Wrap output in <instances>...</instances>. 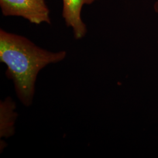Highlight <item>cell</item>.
<instances>
[{"label": "cell", "instance_id": "5b68a950", "mask_svg": "<svg viewBox=\"0 0 158 158\" xmlns=\"http://www.w3.org/2000/svg\"><path fill=\"white\" fill-rule=\"evenodd\" d=\"M153 8L154 11L158 14V0H155L153 6Z\"/></svg>", "mask_w": 158, "mask_h": 158}, {"label": "cell", "instance_id": "6da1fadb", "mask_svg": "<svg viewBox=\"0 0 158 158\" xmlns=\"http://www.w3.org/2000/svg\"><path fill=\"white\" fill-rule=\"evenodd\" d=\"M66 54L46 51L24 36L0 30V61L6 64V76L13 81L18 98L26 107L33 102L40 71L62 61Z\"/></svg>", "mask_w": 158, "mask_h": 158}, {"label": "cell", "instance_id": "3957f363", "mask_svg": "<svg viewBox=\"0 0 158 158\" xmlns=\"http://www.w3.org/2000/svg\"><path fill=\"white\" fill-rule=\"evenodd\" d=\"M95 0H63L62 15L65 23L73 31L76 40L82 39L87 33V27L82 21L81 12L85 4L90 5Z\"/></svg>", "mask_w": 158, "mask_h": 158}, {"label": "cell", "instance_id": "7a4b0ae2", "mask_svg": "<svg viewBox=\"0 0 158 158\" xmlns=\"http://www.w3.org/2000/svg\"><path fill=\"white\" fill-rule=\"evenodd\" d=\"M0 6L5 16L22 17L37 25L51 23L45 0H0Z\"/></svg>", "mask_w": 158, "mask_h": 158}, {"label": "cell", "instance_id": "277c9868", "mask_svg": "<svg viewBox=\"0 0 158 158\" xmlns=\"http://www.w3.org/2000/svg\"><path fill=\"white\" fill-rule=\"evenodd\" d=\"M16 105L10 97L0 102V138H8L15 133V123L17 120Z\"/></svg>", "mask_w": 158, "mask_h": 158}]
</instances>
